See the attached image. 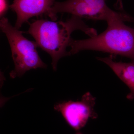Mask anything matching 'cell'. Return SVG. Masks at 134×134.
<instances>
[{
	"instance_id": "3957f363",
	"label": "cell",
	"mask_w": 134,
	"mask_h": 134,
	"mask_svg": "<svg viewBox=\"0 0 134 134\" xmlns=\"http://www.w3.org/2000/svg\"><path fill=\"white\" fill-rule=\"evenodd\" d=\"M0 27L10 46L15 68L10 73L12 78L20 77L30 70L46 68L37 51V43L25 37L23 32L13 26L7 18H1Z\"/></svg>"
},
{
	"instance_id": "30bf717a",
	"label": "cell",
	"mask_w": 134,
	"mask_h": 134,
	"mask_svg": "<svg viewBox=\"0 0 134 134\" xmlns=\"http://www.w3.org/2000/svg\"><path fill=\"white\" fill-rule=\"evenodd\" d=\"M131 22H133L134 23V18L133 17V18H132V21H131Z\"/></svg>"
},
{
	"instance_id": "5b68a950",
	"label": "cell",
	"mask_w": 134,
	"mask_h": 134,
	"mask_svg": "<svg viewBox=\"0 0 134 134\" xmlns=\"http://www.w3.org/2000/svg\"><path fill=\"white\" fill-rule=\"evenodd\" d=\"M95 104L96 99L90 92H87L81 100L58 103L54 105V109L61 113L71 127L78 131L85 126L90 118L97 117L94 111Z\"/></svg>"
},
{
	"instance_id": "6da1fadb",
	"label": "cell",
	"mask_w": 134,
	"mask_h": 134,
	"mask_svg": "<svg viewBox=\"0 0 134 134\" xmlns=\"http://www.w3.org/2000/svg\"><path fill=\"white\" fill-rule=\"evenodd\" d=\"M29 25L27 33L34 38L38 47L50 55L54 71L59 60L69 55L67 48L69 47L73 32L80 30L90 37L97 34L96 30L85 24L82 18L73 15L65 21L41 19L34 20Z\"/></svg>"
},
{
	"instance_id": "7a4b0ae2",
	"label": "cell",
	"mask_w": 134,
	"mask_h": 134,
	"mask_svg": "<svg viewBox=\"0 0 134 134\" xmlns=\"http://www.w3.org/2000/svg\"><path fill=\"white\" fill-rule=\"evenodd\" d=\"M124 21L120 19L108 23L104 31L89 38H72L69 54L73 55L82 50H95L127 57L134 62V29L126 25Z\"/></svg>"
},
{
	"instance_id": "ba28073f",
	"label": "cell",
	"mask_w": 134,
	"mask_h": 134,
	"mask_svg": "<svg viewBox=\"0 0 134 134\" xmlns=\"http://www.w3.org/2000/svg\"><path fill=\"white\" fill-rule=\"evenodd\" d=\"M10 8L8 0H0V16L1 18L5 17Z\"/></svg>"
},
{
	"instance_id": "9c48e42d",
	"label": "cell",
	"mask_w": 134,
	"mask_h": 134,
	"mask_svg": "<svg viewBox=\"0 0 134 134\" xmlns=\"http://www.w3.org/2000/svg\"><path fill=\"white\" fill-rule=\"evenodd\" d=\"M76 134H82L81 133V132H77V133H76Z\"/></svg>"
},
{
	"instance_id": "277c9868",
	"label": "cell",
	"mask_w": 134,
	"mask_h": 134,
	"mask_svg": "<svg viewBox=\"0 0 134 134\" xmlns=\"http://www.w3.org/2000/svg\"><path fill=\"white\" fill-rule=\"evenodd\" d=\"M106 0H66L57 2L51 9L50 18L55 21L59 13H67L81 18L102 20L107 23L121 19L129 21L130 15L124 12H117L108 7Z\"/></svg>"
},
{
	"instance_id": "8992f818",
	"label": "cell",
	"mask_w": 134,
	"mask_h": 134,
	"mask_svg": "<svg viewBox=\"0 0 134 134\" xmlns=\"http://www.w3.org/2000/svg\"><path fill=\"white\" fill-rule=\"evenodd\" d=\"M55 0H13L10 8L15 12V27L19 29L34 16H47L50 17V10Z\"/></svg>"
},
{
	"instance_id": "52a82bcc",
	"label": "cell",
	"mask_w": 134,
	"mask_h": 134,
	"mask_svg": "<svg viewBox=\"0 0 134 134\" xmlns=\"http://www.w3.org/2000/svg\"><path fill=\"white\" fill-rule=\"evenodd\" d=\"M112 69L117 76L129 88L130 93L127 96L128 99H134V62H117L114 60L113 56L107 58H97Z\"/></svg>"
}]
</instances>
